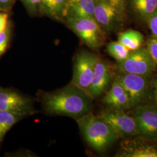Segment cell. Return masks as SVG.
<instances>
[{
	"label": "cell",
	"instance_id": "obj_1",
	"mask_svg": "<svg viewBox=\"0 0 157 157\" xmlns=\"http://www.w3.org/2000/svg\"><path fill=\"white\" fill-rule=\"evenodd\" d=\"M46 112L78 119L91 113L93 100L84 90L71 83L62 89L45 93L41 98Z\"/></svg>",
	"mask_w": 157,
	"mask_h": 157
},
{
	"label": "cell",
	"instance_id": "obj_2",
	"mask_svg": "<svg viewBox=\"0 0 157 157\" xmlns=\"http://www.w3.org/2000/svg\"><path fill=\"white\" fill-rule=\"evenodd\" d=\"M76 121L84 139L97 151H105L118 137L106 122L91 113L76 119Z\"/></svg>",
	"mask_w": 157,
	"mask_h": 157
},
{
	"label": "cell",
	"instance_id": "obj_3",
	"mask_svg": "<svg viewBox=\"0 0 157 157\" xmlns=\"http://www.w3.org/2000/svg\"><path fill=\"white\" fill-rule=\"evenodd\" d=\"M156 67L146 47H140L137 50L131 51L125 59L117 62V67L122 73L146 77L153 72Z\"/></svg>",
	"mask_w": 157,
	"mask_h": 157
},
{
	"label": "cell",
	"instance_id": "obj_4",
	"mask_svg": "<svg viewBox=\"0 0 157 157\" xmlns=\"http://www.w3.org/2000/svg\"><path fill=\"white\" fill-rule=\"evenodd\" d=\"M72 28L84 43L91 48H98L104 43V35L94 17L73 18Z\"/></svg>",
	"mask_w": 157,
	"mask_h": 157
},
{
	"label": "cell",
	"instance_id": "obj_5",
	"mask_svg": "<svg viewBox=\"0 0 157 157\" xmlns=\"http://www.w3.org/2000/svg\"><path fill=\"white\" fill-rule=\"evenodd\" d=\"M98 58L88 52H82L76 57L73 66L72 84L86 90L90 86Z\"/></svg>",
	"mask_w": 157,
	"mask_h": 157
},
{
	"label": "cell",
	"instance_id": "obj_6",
	"mask_svg": "<svg viewBox=\"0 0 157 157\" xmlns=\"http://www.w3.org/2000/svg\"><path fill=\"white\" fill-rule=\"evenodd\" d=\"M116 78L120 82L129 95L132 108H135L146 100L149 91L147 77L130 73H122Z\"/></svg>",
	"mask_w": 157,
	"mask_h": 157
},
{
	"label": "cell",
	"instance_id": "obj_7",
	"mask_svg": "<svg viewBox=\"0 0 157 157\" xmlns=\"http://www.w3.org/2000/svg\"><path fill=\"white\" fill-rule=\"evenodd\" d=\"M98 117L106 122L118 137H129L138 135L135 119L124 113V111L107 109L101 111Z\"/></svg>",
	"mask_w": 157,
	"mask_h": 157
},
{
	"label": "cell",
	"instance_id": "obj_8",
	"mask_svg": "<svg viewBox=\"0 0 157 157\" xmlns=\"http://www.w3.org/2000/svg\"><path fill=\"white\" fill-rule=\"evenodd\" d=\"M135 119L138 135L144 138H157V107L139 105L135 107Z\"/></svg>",
	"mask_w": 157,
	"mask_h": 157
},
{
	"label": "cell",
	"instance_id": "obj_9",
	"mask_svg": "<svg viewBox=\"0 0 157 157\" xmlns=\"http://www.w3.org/2000/svg\"><path fill=\"white\" fill-rule=\"evenodd\" d=\"M111 78V70L106 61L98 58L87 93L92 99L101 96L107 89Z\"/></svg>",
	"mask_w": 157,
	"mask_h": 157
},
{
	"label": "cell",
	"instance_id": "obj_10",
	"mask_svg": "<svg viewBox=\"0 0 157 157\" xmlns=\"http://www.w3.org/2000/svg\"><path fill=\"white\" fill-rule=\"evenodd\" d=\"M102 102L112 109L124 111L132 108L128 93L117 78L114 80L110 90L103 97Z\"/></svg>",
	"mask_w": 157,
	"mask_h": 157
},
{
	"label": "cell",
	"instance_id": "obj_11",
	"mask_svg": "<svg viewBox=\"0 0 157 157\" xmlns=\"http://www.w3.org/2000/svg\"><path fill=\"white\" fill-rule=\"evenodd\" d=\"M0 111H30L28 98L17 92L0 88Z\"/></svg>",
	"mask_w": 157,
	"mask_h": 157
},
{
	"label": "cell",
	"instance_id": "obj_12",
	"mask_svg": "<svg viewBox=\"0 0 157 157\" xmlns=\"http://www.w3.org/2000/svg\"><path fill=\"white\" fill-rule=\"evenodd\" d=\"M119 157H157V146L137 140L124 141Z\"/></svg>",
	"mask_w": 157,
	"mask_h": 157
},
{
	"label": "cell",
	"instance_id": "obj_13",
	"mask_svg": "<svg viewBox=\"0 0 157 157\" xmlns=\"http://www.w3.org/2000/svg\"><path fill=\"white\" fill-rule=\"evenodd\" d=\"M120 12L115 6L102 0L95 5L94 18L100 26L111 30L119 20Z\"/></svg>",
	"mask_w": 157,
	"mask_h": 157
},
{
	"label": "cell",
	"instance_id": "obj_14",
	"mask_svg": "<svg viewBox=\"0 0 157 157\" xmlns=\"http://www.w3.org/2000/svg\"><path fill=\"white\" fill-rule=\"evenodd\" d=\"M30 111H0V142L2 141L6 133Z\"/></svg>",
	"mask_w": 157,
	"mask_h": 157
},
{
	"label": "cell",
	"instance_id": "obj_15",
	"mask_svg": "<svg viewBox=\"0 0 157 157\" xmlns=\"http://www.w3.org/2000/svg\"><path fill=\"white\" fill-rule=\"evenodd\" d=\"M143 40V35L140 32L134 30H128L118 35V41L131 51L137 50L141 47Z\"/></svg>",
	"mask_w": 157,
	"mask_h": 157
},
{
	"label": "cell",
	"instance_id": "obj_16",
	"mask_svg": "<svg viewBox=\"0 0 157 157\" xmlns=\"http://www.w3.org/2000/svg\"><path fill=\"white\" fill-rule=\"evenodd\" d=\"M132 6L139 17L147 22L157 10V0H132Z\"/></svg>",
	"mask_w": 157,
	"mask_h": 157
},
{
	"label": "cell",
	"instance_id": "obj_17",
	"mask_svg": "<svg viewBox=\"0 0 157 157\" xmlns=\"http://www.w3.org/2000/svg\"><path fill=\"white\" fill-rule=\"evenodd\" d=\"M72 4L74 18L94 17L95 8L94 0H76Z\"/></svg>",
	"mask_w": 157,
	"mask_h": 157
},
{
	"label": "cell",
	"instance_id": "obj_18",
	"mask_svg": "<svg viewBox=\"0 0 157 157\" xmlns=\"http://www.w3.org/2000/svg\"><path fill=\"white\" fill-rule=\"evenodd\" d=\"M109 54L118 62L122 61L129 56L131 51L119 41H112L107 46Z\"/></svg>",
	"mask_w": 157,
	"mask_h": 157
},
{
	"label": "cell",
	"instance_id": "obj_19",
	"mask_svg": "<svg viewBox=\"0 0 157 157\" xmlns=\"http://www.w3.org/2000/svg\"><path fill=\"white\" fill-rule=\"evenodd\" d=\"M65 0H42L45 9L52 15L58 14L61 11Z\"/></svg>",
	"mask_w": 157,
	"mask_h": 157
},
{
	"label": "cell",
	"instance_id": "obj_20",
	"mask_svg": "<svg viewBox=\"0 0 157 157\" xmlns=\"http://www.w3.org/2000/svg\"><path fill=\"white\" fill-rule=\"evenodd\" d=\"M146 48L153 62L157 66V37L152 35L147 41Z\"/></svg>",
	"mask_w": 157,
	"mask_h": 157
},
{
	"label": "cell",
	"instance_id": "obj_21",
	"mask_svg": "<svg viewBox=\"0 0 157 157\" xmlns=\"http://www.w3.org/2000/svg\"><path fill=\"white\" fill-rule=\"evenodd\" d=\"M10 39V33L8 29L0 32V56H1L7 48Z\"/></svg>",
	"mask_w": 157,
	"mask_h": 157
},
{
	"label": "cell",
	"instance_id": "obj_22",
	"mask_svg": "<svg viewBox=\"0 0 157 157\" xmlns=\"http://www.w3.org/2000/svg\"><path fill=\"white\" fill-rule=\"evenodd\" d=\"M148 26L151 32L152 35L157 37V9L147 21Z\"/></svg>",
	"mask_w": 157,
	"mask_h": 157
},
{
	"label": "cell",
	"instance_id": "obj_23",
	"mask_svg": "<svg viewBox=\"0 0 157 157\" xmlns=\"http://www.w3.org/2000/svg\"><path fill=\"white\" fill-rule=\"evenodd\" d=\"M8 16L5 13L0 12V32L7 29Z\"/></svg>",
	"mask_w": 157,
	"mask_h": 157
},
{
	"label": "cell",
	"instance_id": "obj_24",
	"mask_svg": "<svg viewBox=\"0 0 157 157\" xmlns=\"http://www.w3.org/2000/svg\"><path fill=\"white\" fill-rule=\"evenodd\" d=\"M107 1L112 6L117 8L119 11H121L124 5V2L126 0H104Z\"/></svg>",
	"mask_w": 157,
	"mask_h": 157
},
{
	"label": "cell",
	"instance_id": "obj_25",
	"mask_svg": "<svg viewBox=\"0 0 157 157\" xmlns=\"http://www.w3.org/2000/svg\"><path fill=\"white\" fill-rule=\"evenodd\" d=\"M24 1L31 6H36L42 2V0H24Z\"/></svg>",
	"mask_w": 157,
	"mask_h": 157
},
{
	"label": "cell",
	"instance_id": "obj_26",
	"mask_svg": "<svg viewBox=\"0 0 157 157\" xmlns=\"http://www.w3.org/2000/svg\"><path fill=\"white\" fill-rule=\"evenodd\" d=\"M154 95H155V98L157 101V77L154 80Z\"/></svg>",
	"mask_w": 157,
	"mask_h": 157
},
{
	"label": "cell",
	"instance_id": "obj_27",
	"mask_svg": "<svg viewBox=\"0 0 157 157\" xmlns=\"http://www.w3.org/2000/svg\"><path fill=\"white\" fill-rule=\"evenodd\" d=\"M11 1V0H0V4H7Z\"/></svg>",
	"mask_w": 157,
	"mask_h": 157
},
{
	"label": "cell",
	"instance_id": "obj_28",
	"mask_svg": "<svg viewBox=\"0 0 157 157\" xmlns=\"http://www.w3.org/2000/svg\"><path fill=\"white\" fill-rule=\"evenodd\" d=\"M76 1V0H71V1L72 3H73V2H74Z\"/></svg>",
	"mask_w": 157,
	"mask_h": 157
}]
</instances>
